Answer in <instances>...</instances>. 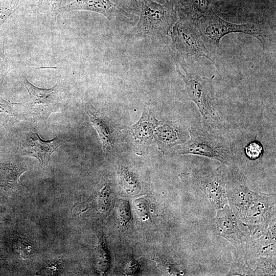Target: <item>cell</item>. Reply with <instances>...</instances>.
Instances as JSON below:
<instances>
[{
	"label": "cell",
	"instance_id": "5",
	"mask_svg": "<svg viewBox=\"0 0 276 276\" xmlns=\"http://www.w3.org/2000/svg\"><path fill=\"white\" fill-rule=\"evenodd\" d=\"M22 80L29 96L34 121L45 122L51 113L58 111L61 107L62 97L60 83L50 88H41L32 84L26 77Z\"/></svg>",
	"mask_w": 276,
	"mask_h": 276
},
{
	"label": "cell",
	"instance_id": "22",
	"mask_svg": "<svg viewBox=\"0 0 276 276\" xmlns=\"http://www.w3.org/2000/svg\"><path fill=\"white\" fill-rule=\"evenodd\" d=\"M133 204L137 214L142 219H148L149 218L148 203L146 199L144 198L136 199Z\"/></svg>",
	"mask_w": 276,
	"mask_h": 276
},
{
	"label": "cell",
	"instance_id": "9",
	"mask_svg": "<svg viewBox=\"0 0 276 276\" xmlns=\"http://www.w3.org/2000/svg\"><path fill=\"white\" fill-rule=\"evenodd\" d=\"M154 137L159 149L165 152L185 143L190 137V133L182 130L174 123L159 121Z\"/></svg>",
	"mask_w": 276,
	"mask_h": 276
},
{
	"label": "cell",
	"instance_id": "6",
	"mask_svg": "<svg viewBox=\"0 0 276 276\" xmlns=\"http://www.w3.org/2000/svg\"><path fill=\"white\" fill-rule=\"evenodd\" d=\"M182 177L199 189L215 208L221 209L227 203L226 176L221 169L205 176L189 173Z\"/></svg>",
	"mask_w": 276,
	"mask_h": 276
},
{
	"label": "cell",
	"instance_id": "11",
	"mask_svg": "<svg viewBox=\"0 0 276 276\" xmlns=\"http://www.w3.org/2000/svg\"><path fill=\"white\" fill-rule=\"evenodd\" d=\"M60 10L64 11L77 10L91 11L110 18L115 12L116 7L110 0H75L61 7Z\"/></svg>",
	"mask_w": 276,
	"mask_h": 276
},
{
	"label": "cell",
	"instance_id": "15",
	"mask_svg": "<svg viewBox=\"0 0 276 276\" xmlns=\"http://www.w3.org/2000/svg\"><path fill=\"white\" fill-rule=\"evenodd\" d=\"M63 0H39L33 6L35 10L44 14L51 23H55Z\"/></svg>",
	"mask_w": 276,
	"mask_h": 276
},
{
	"label": "cell",
	"instance_id": "4",
	"mask_svg": "<svg viewBox=\"0 0 276 276\" xmlns=\"http://www.w3.org/2000/svg\"><path fill=\"white\" fill-rule=\"evenodd\" d=\"M198 25L203 39L215 45H218L224 36L231 33H243L263 42L262 31L258 26L251 23L236 24L227 22L219 17L212 8L199 18Z\"/></svg>",
	"mask_w": 276,
	"mask_h": 276
},
{
	"label": "cell",
	"instance_id": "10",
	"mask_svg": "<svg viewBox=\"0 0 276 276\" xmlns=\"http://www.w3.org/2000/svg\"><path fill=\"white\" fill-rule=\"evenodd\" d=\"M215 227L217 233L234 245H239L243 234L237 223L235 214L228 205H225L217 212Z\"/></svg>",
	"mask_w": 276,
	"mask_h": 276
},
{
	"label": "cell",
	"instance_id": "25",
	"mask_svg": "<svg viewBox=\"0 0 276 276\" xmlns=\"http://www.w3.org/2000/svg\"><path fill=\"white\" fill-rule=\"evenodd\" d=\"M120 2V4L125 7L131 9L140 8L138 0H118Z\"/></svg>",
	"mask_w": 276,
	"mask_h": 276
},
{
	"label": "cell",
	"instance_id": "12",
	"mask_svg": "<svg viewBox=\"0 0 276 276\" xmlns=\"http://www.w3.org/2000/svg\"><path fill=\"white\" fill-rule=\"evenodd\" d=\"M159 122L150 112L145 111L139 121L131 127L135 139L140 142L150 141Z\"/></svg>",
	"mask_w": 276,
	"mask_h": 276
},
{
	"label": "cell",
	"instance_id": "20",
	"mask_svg": "<svg viewBox=\"0 0 276 276\" xmlns=\"http://www.w3.org/2000/svg\"><path fill=\"white\" fill-rule=\"evenodd\" d=\"M118 216L122 225H125L131 218L129 203L128 201L121 200L118 207Z\"/></svg>",
	"mask_w": 276,
	"mask_h": 276
},
{
	"label": "cell",
	"instance_id": "7",
	"mask_svg": "<svg viewBox=\"0 0 276 276\" xmlns=\"http://www.w3.org/2000/svg\"><path fill=\"white\" fill-rule=\"evenodd\" d=\"M171 37L174 45L181 54L195 58L204 57L211 59L201 35L189 25L177 22Z\"/></svg>",
	"mask_w": 276,
	"mask_h": 276
},
{
	"label": "cell",
	"instance_id": "19",
	"mask_svg": "<svg viewBox=\"0 0 276 276\" xmlns=\"http://www.w3.org/2000/svg\"><path fill=\"white\" fill-rule=\"evenodd\" d=\"M211 0H190L193 15L199 18L204 15L211 8Z\"/></svg>",
	"mask_w": 276,
	"mask_h": 276
},
{
	"label": "cell",
	"instance_id": "23",
	"mask_svg": "<svg viewBox=\"0 0 276 276\" xmlns=\"http://www.w3.org/2000/svg\"><path fill=\"white\" fill-rule=\"evenodd\" d=\"M7 70L8 66L4 54L3 45L2 42L0 41V87L2 86Z\"/></svg>",
	"mask_w": 276,
	"mask_h": 276
},
{
	"label": "cell",
	"instance_id": "17",
	"mask_svg": "<svg viewBox=\"0 0 276 276\" xmlns=\"http://www.w3.org/2000/svg\"><path fill=\"white\" fill-rule=\"evenodd\" d=\"M120 177L122 186L129 194L134 195L139 193L141 186L137 178L129 171L121 169Z\"/></svg>",
	"mask_w": 276,
	"mask_h": 276
},
{
	"label": "cell",
	"instance_id": "14",
	"mask_svg": "<svg viewBox=\"0 0 276 276\" xmlns=\"http://www.w3.org/2000/svg\"><path fill=\"white\" fill-rule=\"evenodd\" d=\"M21 107V103L9 102L0 97V124L8 128L21 120L23 117Z\"/></svg>",
	"mask_w": 276,
	"mask_h": 276
},
{
	"label": "cell",
	"instance_id": "1",
	"mask_svg": "<svg viewBox=\"0 0 276 276\" xmlns=\"http://www.w3.org/2000/svg\"><path fill=\"white\" fill-rule=\"evenodd\" d=\"M190 137L178 149L180 154L199 155L228 166L233 157V148L226 138L205 127H191Z\"/></svg>",
	"mask_w": 276,
	"mask_h": 276
},
{
	"label": "cell",
	"instance_id": "18",
	"mask_svg": "<svg viewBox=\"0 0 276 276\" xmlns=\"http://www.w3.org/2000/svg\"><path fill=\"white\" fill-rule=\"evenodd\" d=\"M29 0H0V26L17 9Z\"/></svg>",
	"mask_w": 276,
	"mask_h": 276
},
{
	"label": "cell",
	"instance_id": "24",
	"mask_svg": "<svg viewBox=\"0 0 276 276\" xmlns=\"http://www.w3.org/2000/svg\"><path fill=\"white\" fill-rule=\"evenodd\" d=\"M139 264L134 260L127 261L125 268V272L129 275H134L139 272Z\"/></svg>",
	"mask_w": 276,
	"mask_h": 276
},
{
	"label": "cell",
	"instance_id": "8",
	"mask_svg": "<svg viewBox=\"0 0 276 276\" xmlns=\"http://www.w3.org/2000/svg\"><path fill=\"white\" fill-rule=\"evenodd\" d=\"M63 141L59 137L51 140H44L35 132L24 133L19 143L22 155L37 158L42 166L47 165L54 151L62 145Z\"/></svg>",
	"mask_w": 276,
	"mask_h": 276
},
{
	"label": "cell",
	"instance_id": "16",
	"mask_svg": "<svg viewBox=\"0 0 276 276\" xmlns=\"http://www.w3.org/2000/svg\"><path fill=\"white\" fill-rule=\"evenodd\" d=\"M96 258L99 270L102 274H106L110 268V258L106 244L102 239L97 246Z\"/></svg>",
	"mask_w": 276,
	"mask_h": 276
},
{
	"label": "cell",
	"instance_id": "2",
	"mask_svg": "<svg viewBox=\"0 0 276 276\" xmlns=\"http://www.w3.org/2000/svg\"><path fill=\"white\" fill-rule=\"evenodd\" d=\"M179 73L184 81L189 98L198 108L204 127L215 131L221 128L222 118L210 80L186 71L185 75Z\"/></svg>",
	"mask_w": 276,
	"mask_h": 276
},
{
	"label": "cell",
	"instance_id": "21",
	"mask_svg": "<svg viewBox=\"0 0 276 276\" xmlns=\"http://www.w3.org/2000/svg\"><path fill=\"white\" fill-rule=\"evenodd\" d=\"M263 147L257 141H253L249 143L245 148V152L246 156L252 160L259 158L262 155Z\"/></svg>",
	"mask_w": 276,
	"mask_h": 276
},
{
	"label": "cell",
	"instance_id": "3",
	"mask_svg": "<svg viewBox=\"0 0 276 276\" xmlns=\"http://www.w3.org/2000/svg\"><path fill=\"white\" fill-rule=\"evenodd\" d=\"M137 31L144 37H163L170 31L176 19L172 2L166 0L159 4L152 0H143Z\"/></svg>",
	"mask_w": 276,
	"mask_h": 276
},
{
	"label": "cell",
	"instance_id": "13",
	"mask_svg": "<svg viewBox=\"0 0 276 276\" xmlns=\"http://www.w3.org/2000/svg\"><path fill=\"white\" fill-rule=\"evenodd\" d=\"M93 126L97 130L103 144V151L106 154L113 148V137L111 132L104 120L91 108L85 109Z\"/></svg>",
	"mask_w": 276,
	"mask_h": 276
}]
</instances>
